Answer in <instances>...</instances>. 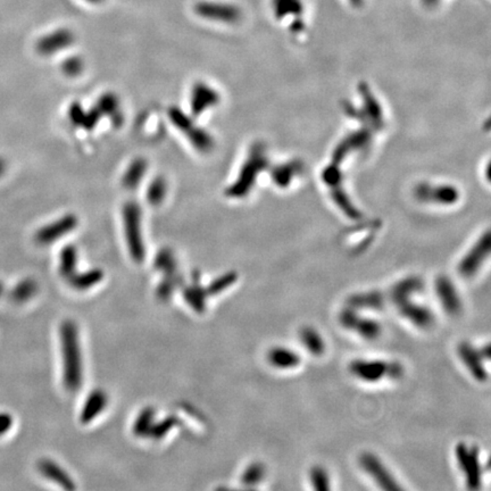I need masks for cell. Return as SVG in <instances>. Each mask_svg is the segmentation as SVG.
Returning <instances> with one entry per match:
<instances>
[{
	"mask_svg": "<svg viewBox=\"0 0 491 491\" xmlns=\"http://www.w3.org/2000/svg\"><path fill=\"white\" fill-rule=\"evenodd\" d=\"M61 344L64 362V386L70 391H77L82 383V360H81L79 332L75 323L66 321L61 326Z\"/></svg>",
	"mask_w": 491,
	"mask_h": 491,
	"instance_id": "cell-1",
	"label": "cell"
},
{
	"mask_svg": "<svg viewBox=\"0 0 491 491\" xmlns=\"http://www.w3.org/2000/svg\"><path fill=\"white\" fill-rule=\"evenodd\" d=\"M349 372L362 382L378 383L385 379H400L404 376V367L398 362L358 358L349 364Z\"/></svg>",
	"mask_w": 491,
	"mask_h": 491,
	"instance_id": "cell-2",
	"label": "cell"
},
{
	"mask_svg": "<svg viewBox=\"0 0 491 491\" xmlns=\"http://www.w3.org/2000/svg\"><path fill=\"white\" fill-rule=\"evenodd\" d=\"M266 164H268V160H266V156L263 151V147L259 145L252 147V151L249 154L248 160H246L243 169H240L238 179L228 189L227 195L231 198H243L246 195H248V192H250V189L255 183L256 178L266 166Z\"/></svg>",
	"mask_w": 491,
	"mask_h": 491,
	"instance_id": "cell-3",
	"label": "cell"
},
{
	"mask_svg": "<svg viewBox=\"0 0 491 491\" xmlns=\"http://www.w3.org/2000/svg\"><path fill=\"white\" fill-rule=\"evenodd\" d=\"M123 225L130 255L136 262H141L145 259V245L141 231V207L137 201H128L123 206Z\"/></svg>",
	"mask_w": 491,
	"mask_h": 491,
	"instance_id": "cell-4",
	"label": "cell"
},
{
	"mask_svg": "<svg viewBox=\"0 0 491 491\" xmlns=\"http://www.w3.org/2000/svg\"><path fill=\"white\" fill-rule=\"evenodd\" d=\"M339 323L348 331L354 332L360 338L374 342L382 335V326L377 319L364 316L360 311L347 306L339 314Z\"/></svg>",
	"mask_w": 491,
	"mask_h": 491,
	"instance_id": "cell-5",
	"label": "cell"
},
{
	"mask_svg": "<svg viewBox=\"0 0 491 491\" xmlns=\"http://www.w3.org/2000/svg\"><path fill=\"white\" fill-rule=\"evenodd\" d=\"M169 118L173 124L187 136L196 149L201 153H208L213 149L214 139L211 134L196 125L194 120L185 112H182L179 107H171L169 111Z\"/></svg>",
	"mask_w": 491,
	"mask_h": 491,
	"instance_id": "cell-6",
	"label": "cell"
},
{
	"mask_svg": "<svg viewBox=\"0 0 491 491\" xmlns=\"http://www.w3.org/2000/svg\"><path fill=\"white\" fill-rule=\"evenodd\" d=\"M456 459L459 469L465 476L466 485L471 490L481 488L483 466L480 459L478 447H467L464 443L456 446Z\"/></svg>",
	"mask_w": 491,
	"mask_h": 491,
	"instance_id": "cell-7",
	"label": "cell"
},
{
	"mask_svg": "<svg viewBox=\"0 0 491 491\" xmlns=\"http://www.w3.org/2000/svg\"><path fill=\"white\" fill-rule=\"evenodd\" d=\"M416 297L418 296L402 297L393 300L391 303L395 305L399 314L411 326L421 330H427L434 326L436 315L430 307L416 300Z\"/></svg>",
	"mask_w": 491,
	"mask_h": 491,
	"instance_id": "cell-8",
	"label": "cell"
},
{
	"mask_svg": "<svg viewBox=\"0 0 491 491\" xmlns=\"http://www.w3.org/2000/svg\"><path fill=\"white\" fill-rule=\"evenodd\" d=\"M358 462L364 472L367 473L380 488L388 491L402 489L393 473L390 472L389 469L376 454L365 452L360 455Z\"/></svg>",
	"mask_w": 491,
	"mask_h": 491,
	"instance_id": "cell-9",
	"label": "cell"
},
{
	"mask_svg": "<svg viewBox=\"0 0 491 491\" xmlns=\"http://www.w3.org/2000/svg\"><path fill=\"white\" fill-rule=\"evenodd\" d=\"M490 252V236L485 233L475 243L472 248L466 252L458 264V273L462 278L471 279L478 273Z\"/></svg>",
	"mask_w": 491,
	"mask_h": 491,
	"instance_id": "cell-10",
	"label": "cell"
},
{
	"mask_svg": "<svg viewBox=\"0 0 491 491\" xmlns=\"http://www.w3.org/2000/svg\"><path fill=\"white\" fill-rule=\"evenodd\" d=\"M434 294L437 296L443 312L448 315L456 316L463 311L462 297L456 284L446 275H441L434 281Z\"/></svg>",
	"mask_w": 491,
	"mask_h": 491,
	"instance_id": "cell-11",
	"label": "cell"
},
{
	"mask_svg": "<svg viewBox=\"0 0 491 491\" xmlns=\"http://www.w3.org/2000/svg\"><path fill=\"white\" fill-rule=\"evenodd\" d=\"M195 13L203 19L213 22L233 24L239 21L241 12L238 7L231 3H216V1H201L196 3Z\"/></svg>",
	"mask_w": 491,
	"mask_h": 491,
	"instance_id": "cell-12",
	"label": "cell"
},
{
	"mask_svg": "<svg viewBox=\"0 0 491 491\" xmlns=\"http://www.w3.org/2000/svg\"><path fill=\"white\" fill-rule=\"evenodd\" d=\"M77 217L73 214H66L48 225L42 227L35 233V241L39 245H49L66 236L77 227Z\"/></svg>",
	"mask_w": 491,
	"mask_h": 491,
	"instance_id": "cell-13",
	"label": "cell"
},
{
	"mask_svg": "<svg viewBox=\"0 0 491 491\" xmlns=\"http://www.w3.org/2000/svg\"><path fill=\"white\" fill-rule=\"evenodd\" d=\"M459 358L465 365L470 374L479 382H485L488 380V371L485 367V358L480 348H475L469 342H461L457 348Z\"/></svg>",
	"mask_w": 491,
	"mask_h": 491,
	"instance_id": "cell-14",
	"label": "cell"
},
{
	"mask_svg": "<svg viewBox=\"0 0 491 491\" xmlns=\"http://www.w3.org/2000/svg\"><path fill=\"white\" fill-rule=\"evenodd\" d=\"M220 102V95L216 90L205 82H197L192 86L190 97V109L194 116H199Z\"/></svg>",
	"mask_w": 491,
	"mask_h": 491,
	"instance_id": "cell-15",
	"label": "cell"
},
{
	"mask_svg": "<svg viewBox=\"0 0 491 491\" xmlns=\"http://www.w3.org/2000/svg\"><path fill=\"white\" fill-rule=\"evenodd\" d=\"M74 42V35L68 29H58L44 35L37 42V51L44 56H50L68 48Z\"/></svg>",
	"mask_w": 491,
	"mask_h": 491,
	"instance_id": "cell-16",
	"label": "cell"
},
{
	"mask_svg": "<svg viewBox=\"0 0 491 491\" xmlns=\"http://www.w3.org/2000/svg\"><path fill=\"white\" fill-rule=\"evenodd\" d=\"M388 297L382 291L371 290L351 295L347 300V306L360 311H383Z\"/></svg>",
	"mask_w": 491,
	"mask_h": 491,
	"instance_id": "cell-17",
	"label": "cell"
},
{
	"mask_svg": "<svg viewBox=\"0 0 491 491\" xmlns=\"http://www.w3.org/2000/svg\"><path fill=\"white\" fill-rule=\"evenodd\" d=\"M268 363L277 370H294L302 364L300 355L291 348L279 346L271 348L268 353Z\"/></svg>",
	"mask_w": 491,
	"mask_h": 491,
	"instance_id": "cell-18",
	"label": "cell"
},
{
	"mask_svg": "<svg viewBox=\"0 0 491 491\" xmlns=\"http://www.w3.org/2000/svg\"><path fill=\"white\" fill-rule=\"evenodd\" d=\"M299 340L303 347L313 356H322L326 351V340L323 335L313 326H304L300 328Z\"/></svg>",
	"mask_w": 491,
	"mask_h": 491,
	"instance_id": "cell-19",
	"label": "cell"
},
{
	"mask_svg": "<svg viewBox=\"0 0 491 491\" xmlns=\"http://www.w3.org/2000/svg\"><path fill=\"white\" fill-rule=\"evenodd\" d=\"M107 405V396L102 390H95L90 393L81 411L80 421L84 425L93 421L97 415L100 414Z\"/></svg>",
	"mask_w": 491,
	"mask_h": 491,
	"instance_id": "cell-20",
	"label": "cell"
},
{
	"mask_svg": "<svg viewBox=\"0 0 491 491\" xmlns=\"http://www.w3.org/2000/svg\"><path fill=\"white\" fill-rule=\"evenodd\" d=\"M39 470L42 475H45L46 478H48L51 481L56 482L58 485H62L63 488L67 490H73L75 488L73 481L71 480L70 476L66 474L64 470L59 467L56 463L53 462L50 459H42L39 463Z\"/></svg>",
	"mask_w": 491,
	"mask_h": 491,
	"instance_id": "cell-21",
	"label": "cell"
},
{
	"mask_svg": "<svg viewBox=\"0 0 491 491\" xmlns=\"http://www.w3.org/2000/svg\"><path fill=\"white\" fill-rule=\"evenodd\" d=\"M147 162L144 158H136L132 160L122 179L123 187L128 190L137 189L147 172Z\"/></svg>",
	"mask_w": 491,
	"mask_h": 491,
	"instance_id": "cell-22",
	"label": "cell"
},
{
	"mask_svg": "<svg viewBox=\"0 0 491 491\" xmlns=\"http://www.w3.org/2000/svg\"><path fill=\"white\" fill-rule=\"evenodd\" d=\"M96 109H98V112L102 116L107 115L112 118L115 125H121L122 121H123V115H122L121 109H120V102L114 93H104L98 99Z\"/></svg>",
	"mask_w": 491,
	"mask_h": 491,
	"instance_id": "cell-23",
	"label": "cell"
},
{
	"mask_svg": "<svg viewBox=\"0 0 491 491\" xmlns=\"http://www.w3.org/2000/svg\"><path fill=\"white\" fill-rule=\"evenodd\" d=\"M104 278V273H102V270H90V271L84 272V273H81V275H71L68 280H70V284L74 289H77V290H86L89 288L96 286L99 284L100 281Z\"/></svg>",
	"mask_w": 491,
	"mask_h": 491,
	"instance_id": "cell-24",
	"label": "cell"
},
{
	"mask_svg": "<svg viewBox=\"0 0 491 491\" xmlns=\"http://www.w3.org/2000/svg\"><path fill=\"white\" fill-rule=\"evenodd\" d=\"M206 296H207L206 290L201 287L198 280L194 281L192 286L185 288V290H183L185 302L198 313L204 312L205 307H206V304H205Z\"/></svg>",
	"mask_w": 491,
	"mask_h": 491,
	"instance_id": "cell-25",
	"label": "cell"
},
{
	"mask_svg": "<svg viewBox=\"0 0 491 491\" xmlns=\"http://www.w3.org/2000/svg\"><path fill=\"white\" fill-rule=\"evenodd\" d=\"M266 475V467L261 462H254L245 470L241 476V483L246 488H255L262 483Z\"/></svg>",
	"mask_w": 491,
	"mask_h": 491,
	"instance_id": "cell-26",
	"label": "cell"
},
{
	"mask_svg": "<svg viewBox=\"0 0 491 491\" xmlns=\"http://www.w3.org/2000/svg\"><path fill=\"white\" fill-rule=\"evenodd\" d=\"M38 290V284L33 279H26L21 281L13 288L10 293V298L17 304H23L31 299Z\"/></svg>",
	"mask_w": 491,
	"mask_h": 491,
	"instance_id": "cell-27",
	"label": "cell"
},
{
	"mask_svg": "<svg viewBox=\"0 0 491 491\" xmlns=\"http://www.w3.org/2000/svg\"><path fill=\"white\" fill-rule=\"evenodd\" d=\"M77 263V250L73 245L65 247L61 252V275L65 278H70L75 273Z\"/></svg>",
	"mask_w": 491,
	"mask_h": 491,
	"instance_id": "cell-28",
	"label": "cell"
},
{
	"mask_svg": "<svg viewBox=\"0 0 491 491\" xmlns=\"http://www.w3.org/2000/svg\"><path fill=\"white\" fill-rule=\"evenodd\" d=\"M420 196L422 198L425 196L429 195L431 199H434V201H438V203H443V204H448V203H453L456 199V190L453 188H450V187H441V188H430V187H425V189H421L420 190Z\"/></svg>",
	"mask_w": 491,
	"mask_h": 491,
	"instance_id": "cell-29",
	"label": "cell"
},
{
	"mask_svg": "<svg viewBox=\"0 0 491 491\" xmlns=\"http://www.w3.org/2000/svg\"><path fill=\"white\" fill-rule=\"evenodd\" d=\"M310 482L314 490L328 491L331 489V479L323 466H313L310 471Z\"/></svg>",
	"mask_w": 491,
	"mask_h": 491,
	"instance_id": "cell-30",
	"label": "cell"
},
{
	"mask_svg": "<svg viewBox=\"0 0 491 491\" xmlns=\"http://www.w3.org/2000/svg\"><path fill=\"white\" fill-rule=\"evenodd\" d=\"M166 192H167L166 181L163 178L158 176L156 179H154L151 183H150L149 187H148V203H149L150 205H153V206L162 204L164 199H165Z\"/></svg>",
	"mask_w": 491,
	"mask_h": 491,
	"instance_id": "cell-31",
	"label": "cell"
},
{
	"mask_svg": "<svg viewBox=\"0 0 491 491\" xmlns=\"http://www.w3.org/2000/svg\"><path fill=\"white\" fill-rule=\"evenodd\" d=\"M237 280H238V275L236 272H229V273L221 275L220 278L215 279L205 290H206V294L210 296L221 294L222 291L231 287Z\"/></svg>",
	"mask_w": 491,
	"mask_h": 491,
	"instance_id": "cell-32",
	"label": "cell"
},
{
	"mask_svg": "<svg viewBox=\"0 0 491 491\" xmlns=\"http://www.w3.org/2000/svg\"><path fill=\"white\" fill-rule=\"evenodd\" d=\"M155 411L151 407H147L141 411L137 420L134 422L133 432L137 436H147L150 427H153Z\"/></svg>",
	"mask_w": 491,
	"mask_h": 491,
	"instance_id": "cell-33",
	"label": "cell"
},
{
	"mask_svg": "<svg viewBox=\"0 0 491 491\" xmlns=\"http://www.w3.org/2000/svg\"><path fill=\"white\" fill-rule=\"evenodd\" d=\"M155 268L160 271H163L165 275L174 273L176 272V257L173 255V252L169 249H162L156 259H155Z\"/></svg>",
	"mask_w": 491,
	"mask_h": 491,
	"instance_id": "cell-34",
	"label": "cell"
},
{
	"mask_svg": "<svg viewBox=\"0 0 491 491\" xmlns=\"http://www.w3.org/2000/svg\"><path fill=\"white\" fill-rule=\"evenodd\" d=\"M273 10L277 17L295 15L302 12V3L299 0H273Z\"/></svg>",
	"mask_w": 491,
	"mask_h": 491,
	"instance_id": "cell-35",
	"label": "cell"
},
{
	"mask_svg": "<svg viewBox=\"0 0 491 491\" xmlns=\"http://www.w3.org/2000/svg\"><path fill=\"white\" fill-rule=\"evenodd\" d=\"M181 277L176 275V272L165 275V280L162 281V284L157 288V296L160 297V299H169L176 288L181 284Z\"/></svg>",
	"mask_w": 491,
	"mask_h": 491,
	"instance_id": "cell-36",
	"label": "cell"
},
{
	"mask_svg": "<svg viewBox=\"0 0 491 491\" xmlns=\"http://www.w3.org/2000/svg\"><path fill=\"white\" fill-rule=\"evenodd\" d=\"M176 425H178V418L176 416H169L163 421H160V423L150 427L147 436H150L153 439H162Z\"/></svg>",
	"mask_w": 491,
	"mask_h": 491,
	"instance_id": "cell-37",
	"label": "cell"
},
{
	"mask_svg": "<svg viewBox=\"0 0 491 491\" xmlns=\"http://www.w3.org/2000/svg\"><path fill=\"white\" fill-rule=\"evenodd\" d=\"M62 68L68 77H77L83 71V62L79 57L67 58L62 65Z\"/></svg>",
	"mask_w": 491,
	"mask_h": 491,
	"instance_id": "cell-38",
	"label": "cell"
},
{
	"mask_svg": "<svg viewBox=\"0 0 491 491\" xmlns=\"http://www.w3.org/2000/svg\"><path fill=\"white\" fill-rule=\"evenodd\" d=\"M86 111H83V107L79 102H73L71 105L70 111H68V118H70L73 124L79 125V127H82L83 128L84 120H86Z\"/></svg>",
	"mask_w": 491,
	"mask_h": 491,
	"instance_id": "cell-39",
	"label": "cell"
},
{
	"mask_svg": "<svg viewBox=\"0 0 491 491\" xmlns=\"http://www.w3.org/2000/svg\"><path fill=\"white\" fill-rule=\"evenodd\" d=\"M13 425V418L8 413H0V436L6 434Z\"/></svg>",
	"mask_w": 491,
	"mask_h": 491,
	"instance_id": "cell-40",
	"label": "cell"
},
{
	"mask_svg": "<svg viewBox=\"0 0 491 491\" xmlns=\"http://www.w3.org/2000/svg\"><path fill=\"white\" fill-rule=\"evenodd\" d=\"M6 162H5L3 158H0V176H3V174H5V172H6Z\"/></svg>",
	"mask_w": 491,
	"mask_h": 491,
	"instance_id": "cell-41",
	"label": "cell"
},
{
	"mask_svg": "<svg viewBox=\"0 0 491 491\" xmlns=\"http://www.w3.org/2000/svg\"><path fill=\"white\" fill-rule=\"evenodd\" d=\"M354 6H360V5H362V3H363V0H349Z\"/></svg>",
	"mask_w": 491,
	"mask_h": 491,
	"instance_id": "cell-42",
	"label": "cell"
},
{
	"mask_svg": "<svg viewBox=\"0 0 491 491\" xmlns=\"http://www.w3.org/2000/svg\"><path fill=\"white\" fill-rule=\"evenodd\" d=\"M3 291H5V286H3V282L0 281V297L3 296Z\"/></svg>",
	"mask_w": 491,
	"mask_h": 491,
	"instance_id": "cell-43",
	"label": "cell"
},
{
	"mask_svg": "<svg viewBox=\"0 0 491 491\" xmlns=\"http://www.w3.org/2000/svg\"><path fill=\"white\" fill-rule=\"evenodd\" d=\"M84 1L90 3H100L102 1H104V0H84Z\"/></svg>",
	"mask_w": 491,
	"mask_h": 491,
	"instance_id": "cell-44",
	"label": "cell"
},
{
	"mask_svg": "<svg viewBox=\"0 0 491 491\" xmlns=\"http://www.w3.org/2000/svg\"><path fill=\"white\" fill-rule=\"evenodd\" d=\"M425 3H436V1H437V0H425Z\"/></svg>",
	"mask_w": 491,
	"mask_h": 491,
	"instance_id": "cell-45",
	"label": "cell"
}]
</instances>
